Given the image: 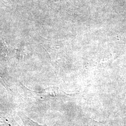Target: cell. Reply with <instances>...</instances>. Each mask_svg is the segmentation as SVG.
<instances>
[{
    "mask_svg": "<svg viewBox=\"0 0 126 126\" xmlns=\"http://www.w3.org/2000/svg\"><path fill=\"white\" fill-rule=\"evenodd\" d=\"M0 82L3 85H4V86H5V83H4V82H3V81L2 80V79L0 78Z\"/></svg>",
    "mask_w": 126,
    "mask_h": 126,
    "instance_id": "6da1fadb",
    "label": "cell"
}]
</instances>
